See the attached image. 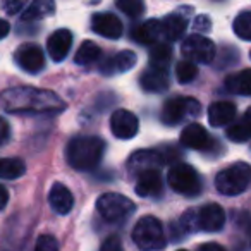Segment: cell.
<instances>
[{
	"instance_id": "1",
	"label": "cell",
	"mask_w": 251,
	"mask_h": 251,
	"mask_svg": "<svg viewBox=\"0 0 251 251\" xmlns=\"http://www.w3.org/2000/svg\"><path fill=\"white\" fill-rule=\"evenodd\" d=\"M2 107L9 114H55L66 108V103L49 90H36L29 86L9 88L2 93Z\"/></svg>"
},
{
	"instance_id": "2",
	"label": "cell",
	"mask_w": 251,
	"mask_h": 251,
	"mask_svg": "<svg viewBox=\"0 0 251 251\" xmlns=\"http://www.w3.org/2000/svg\"><path fill=\"white\" fill-rule=\"evenodd\" d=\"M105 141L97 136H77L67 145V162L76 171H91L100 164Z\"/></svg>"
},
{
	"instance_id": "3",
	"label": "cell",
	"mask_w": 251,
	"mask_h": 251,
	"mask_svg": "<svg viewBox=\"0 0 251 251\" xmlns=\"http://www.w3.org/2000/svg\"><path fill=\"white\" fill-rule=\"evenodd\" d=\"M251 182V165L246 162H236L220 171L215 177V188L226 196L241 195Z\"/></svg>"
},
{
	"instance_id": "4",
	"label": "cell",
	"mask_w": 251,
	"mask_h": 251,
	"mask_svg": "<svg viewBox=\"0 0 251 251\" xmlns=\"http://www.w3.org/2000/svg\"><path fill=\"white\" fill-rule=\"evenodd\" d=\"M133 241L143 251H160L165 248V232L160 220L155 217H143L133 229Z\"/></svg>"
},
{
	"instance_id": "5",
	"label": "cell",
	"mask_w": 251,
	"mask_h": 251,
	"mask_svg": "<svg viewBox=\"0 0 251 251\" xmlns=\"http://www.w3.org/2000/svg\"><path fill=\"white\" fill-rule=\"evenodd\" d=\"M97 210L107 222H122L134 213L136 206L127 196L119 193H105L97 200Z\"/></svg>"
},
{
	"instance_id": "6",
	"label": "cell",
	"mask_w": 251,
	"mask_h": 251,
	"mask_svg": "<svg viewBox=\"0 0 251 251\" xmlns=\"http://www.w3.org/2000/svg\"><path fill=\"white\" fill-rule=\"evenodd\" d=\"M167 182L174 191L186 196H195L201 191V177L188 164H176L169 169Z\"/></svg>"
},
{
	"instance_id": "7",
	"label": "cell",
	"mask_w": 251,
	"mask_h": 251,
	"mask_svg": "<svg viewBox=\"0 0 251 251\" xmlns=\"http://www.w3.org/2000/svg\"><path fill=\"white\" fill-rule=\"evenodd\" d=\"M201 105L198 100L189 97H177L171 98L165 101L164 108H162V122L169 126L179 124L182 119H186L188 115H200Z\"/></svg>"
},
{
	"instance_id": "8",
	"label": "cell",
	"mask_w": 251,
	"mask_h": 251,
	"mask_svg": "<svg viewBox=\"0 0 251 251\" xmlns=\"http://www.w3.org/2000/svg\"><path fill=\"white\" fill-rule=\"evenodd\" d=\"M181 52L189 62L208 64L215 59V45L212 40L201 35H191L182 42Z\"/></svg>"
},
{
	"instance_id": "9",
	"label": "cell",
	"mask_w": 251,
	"mask_h": 251,
	"mask_svg": "<svg viewBox=\"0 0 251 251\" xmlns=\"http://www.w3.org/2000/svg\"><path fill=\"white\" fill-rule=\"evenodd\" d=\"M110 129L119 140H133L140 131V121L131 110L119 108L110 115Z\"/></svg>"
},
{
	"instance_id": "10",
	"label": "cell",
	"mask_w": 251,
	"mask_h": 251,
	"mask_svg": "<svg viewBox=\"0 0 251 251\" xmlns=\"http://www.w3.org/2000/svg\"><path fill=\"white\" fill-rule=\"evenodd\" d=\"M165 162V157H162L157 150H138L127 160V169L133 176H141L143 172L157 171Z\"/></svg>"
},
{
	"instance_id": "11",
	"label": "cell",
	"mask_w": 251,
	"mask_h": 251,
	"mask_svg": "<svg viewBox=\"0 0 251 251\" xmlns=\"http://www.w3.org/2000/svg\"><path fill=\"white\" fill-rule=\"evenodd\" d=\"M14 59H16V64L21 67L23 71L26 73H31V74H36L43 69L45 66V55H43L42 49L36 45H23L18 49V52L14 53Z\"/></svg>"
},
{
	"instance_id": "12",
	"label": "cell",
	"mask_w": 251,
	"mask_h": 251,
	"mask_svg": "<svg viewBox=\"0 0 251 251\" xmlns=\"http://www.w3.org/2000/svg\"><path fill=\"white\" fill-rule=\"evenodd\" d=\"M181 143L186 148H193V150H201L208 151L213 147V140L203 126L200 124H188L181 133Z\"/></svg>"
},
{
	"instance_id": "13",
	"label": "cell",
	"mask_w": 251,
	"mask_h": 251,
	"mask_svg": "<svg viewBox=\"0 0 251 251\" xmlns=\"http://www.w3.org/2000/svg\"><path fill=\"white\" fill-rule=\"evenodd\" d=\"M226 224V212L217 203L203 205L198 210V229L206 232H217Z\"/></svg>"
},
{
	"instance_id": "14",
	"label": "cell",
	"mask_w": 251,
	"mask_h": 251,
	"mask_svg": "<svg viewBox=\"0 0 251 251\" xmlns=\"http://www.w3.org/2000/svg\"><path fill=\"white\" fill-rule=\"evenodd\" d=\"M91 28L97 35L108 40H117L122 35V23L115 14L110 12H100L91 18Z\"/></svg>"
},
{
	"instance_id": "15",
	"label": "cell",
	"mask_w": 251,
	"mask_h": 251,
	"mask_svg": "<svg viewBox=\"0 0 251 251\" xmlns=\"http://www.w3.org/2000/svg\"><path fill=\"white\" fill-rule=\"evenodd\" d=\"M71 47H73V33L66 28H60L52 33L47 42V50L53 62H62L69 55Z\"/></svg>"
},
{
	"instance_id": "16",
	"label": "cell",
	"mask_w": 251,
	"mask_h": 251,
	"mask_svg": "<svg viewBox=\"0 0 251 251\" xmlns=\"http://www.w3.org/2000/svg\"><path fill=\"white\" fill-rule=\"evenodd\" d=\"M133 38L143 45H158V40L164 38V23L157 19H148L141 23L138 28H134Z\"/></svg>"
},
{
	"instance_id": "17",
	"label": "cell",
	"mask_w": 251,
	"mask_h": 251,
	"mask_svg": "<svg viewBox=\"0 0 251 251\" xmlns=\"http://www.w3.org/2000/svg\"><path fill=\"white\" fill-rule=\"evenodd\" d=\"M49 203L52 210L59 215H67L74 206V196L69 191V188L62 184V182H55L50 189Z\"/></svg>"
},
{
	"instance_id": "18",
	"label": "cell",
	"mask_w": 251,
	"mask_h": 251,
	"mask_svg": "<svg viewBox=\"0 0 251 251\" xmlns=\"http://www.w3.org/2000/svg\"><path fill=\"white\" fill-rule=\"evenodd\" d=\"M236 105L232 101H213L208 107V122L213 127H222L234 121L236 117Z\"/></svg>"
},
{
	"instance_id": "19",
	"label": "cell",
	"mask_w": 251,
	"mask_h": 251,
	"mask_svg": "<svg viewBox=\"0 0 251 251\" xmlns=\"http://www.w3.org/2000/svg\"><path fill=\"white\" fill-rule=\"evenodd\" d=\"M140 84L145 91H148V93H160V91L167 90L169 74H167V71H164V69L150 67V69H147L143 74H141Z\"/></svg>"
},
{
	"instance_id": "20",
	"label": "cell",
	"mask_w": 251,
	"mask_h": 251,
	"mask_svg": "<svg viewBox=\"0 0 251 251\" xmlns=\"http://www.w3.org/2000/svg\"><path fill=\"white\" fill-rule=\"evenodd\" d=\"M138 55L133 50H122L117 55H114L112 59H108L107 62L101 66V73L103 74H117V73H126V71L133 69L136 66Z\"/></svg>"
},
{
	"instance_id": "21",
	"label": "cell",
	"mask_w": 251,
	"mask_h": 251,
	"mask_svg": "<svg viewBox=\"0 0 251 251\" xmlns=\"http://www.w3.org/2000/svg\"><path fill=\"white\" fill-rule=\"evenodd\" d=\"M162 191V176L158 171H148L138 176L136 182V193L141 198H148V196H155Z\"/></svg>"
},
{
	"instance_id": "22",
	"label": "cell",
	"mask_w": 251,
	"mask_h": 251,
	"mask_svg": "<svg viewBox=\"0 0 251 251\" xmlns=\"http://www.w3.org/2000/svg\"><path fill=\"white\" fill-rule=\"evenodd\" d=\"M227 91L236 95H251V69H244L226 79Z\"/></svg>"
},
{
	"instance_id": "23",
	"label": "cell",
	"mask_w": 251,
	"mask_h": 251,
	"mask_svg": "<svg viewBox=\"0 0 251 251\" xmlns=\"http://www.w3.org/2000/svg\"><path fill=\"white\" fill-rule=\"evenodd\" d=\"M162 23H164V38L169 40V42H176V40L181 38L186 31V26H188L186 19L179 14L167 16Z\"/></svg>"
},
{
	"instance_id": "24",
	"label": "cell",
	"mask_w": 251,
	"mask_h": 251,
	"mask_svg": "<svg viewBox=\"0 0 251 251\" xmlns=\"http://www.w3.org/2000/svg\"><path fill=\"white\" fill-rule=\"evenodd\" d=\"M100 55H101L100 47H98L97 43L86 40V42L81 43V47L77 49L76 55H74V62L79 64V66H90V64L97 62V60L100 59Z\"/></svg>"
},
{
	"instance_id": "25",
	"label": "cell",
	"mask_w": 251,
	"mask_h": 251,
	"mask_svg": "<svg viewBox=\"0 0 251 251\" xmlns=\"http://www.w3.org/2000/svg\"><path fill=\"white\" fill-rule=\"evenodd\" d=\"M227 138L234 143H246L248 140H251V122L243 115L239 121L227 127Z\"/></svg>"
},
{
	"instance_id": "26",
	"label": "cell",
	"mask_w": 251,
	"mask_h": 251,
	"mask_svg": "<svg viewBox=\"0 0 251 251\" xmlns=\"http://www.w3.org/2000/svg\"><path fill=\"white\" fill-rule=\"evenodd\" d=\"M26 165L21 158H4L0 162V176L2 179H7V181H14V179L25 176Z\"/></svg>"
},
{
	"instance_id": "27",
	"label": "cell",
	"mask_w": 251,
	"mask_h": 251,
	"mask_svg": "<svg viewBox=\"0 0 251 251\" xmlns=\"http://www.w3.org/2000/svg\"><path fill=\"white\" fill-rule=\"evenodd\" d=\"M172 57V49L165 43H158L151 49L150 53V67H155V69H164L167 71V66L171 62Z\"/></svg>"
},
{
	"instance_id": "28",
	"label": "cell",
	"mask_w": 251,
	"mask_h": 251,
	"mask_svg": "<svg viewBox=\"0 0 251 251\" xmlns=\"http://www.w3.org/2000/svg\"><path fill=\"white\" fill-rule=\"evenodd\" d=\"M55 9V5L52 2H47V0H38V2H33L28 9L23 14V19L25 21H38L42 18H47L50 16Z\"/></svg>"
},
{
	"instance_id": "29",
	"label": "cell",
	"mask_w": 251,
	"mask_h": 251,
	"mask_svg": "<svg viewBox=\"0 0 251 251\" xmlns=\"http://www.w3.org/2000/svg\"><path fill=\"white\" fill-rule=\"evenodd\" d=\"M232 28L241 40H251V12H241L234 19Z\"/></svg>"
},
{
	"instance_id": "30",
	"label": "cell",
	"mask_w": 251,
	"mask_h": 251,
	"mask_svg": "<svg viewBox=\"0 0 251 251\" xmlns=\"http://www.w3.org/2000/svg\"><path fill=\"white\" fill-rule=\"evenodd\" d=\"M196 76H198V67L189 60H182L176 67V77L179 79V83H191Z\"/></svg>"
},
{
	"instance_id": "31",
	"label": "cell",
	"mask_w": 251,
	"mask_h": 251,
	"mask_svg": "<svg viewBox=\"0 0 251 251\" xmlns=\"http://www.w3.org/2000/svg\"><path fill=\"white\" fill-rule=\"evenodd\" d=\"M117 9H121L124 14H127L129 18H140L145 12V4L140 0H119Z\"/></svg>"
},
{
	"instance_id": "32",
	"label": "cell",
	"mask_w": 251,
	"mask_h": 251,
	"mask_svg": "<svg viewBox=\"0 0 251 251\" xmlns=\"http://www.w3.org/2000/svg\"><path fill=\"white\" fill-rule=\"evenodd\" d=\"M35 251H59V243L53 236L49 234H43L36 239V246Z\"/></svg>"
},
{
	"instance_id": "33",
	"label": "cell",
	"mask_w": 251,
	"mask_h": 251,
	"mask_svg": "<svg viewBox=\"0 0 251 251\" xmlns=\"http://www.w3.org/2000/svg\"><path fill=\"white\" fill-rule=\"evenodd\" d=\"M100 251H122L121 239L117 236H110L101 243Z\"/></svg>"
},
{
	"instance_id": "34",
	"label": "cell",
	"mask_w": 251,
	"mask_h": 251,
	"mask_svg": "<svg viewBox=\"0 0 251 251\" xmlns=\"http://www.w3.org/2000/svg\"><path fill=\"white\" fill-rule=\"evenodd\" d=\"M210 26H212V23H210V19L206 16H198L195 19V28L200 29V31H208Z\"/></svg>"
},
{
	"instance_id": "35",
	"label": "cell",
	"mask_w": 251,
	"mask_h": 251,
	"mask_svg": "<svg viewBox=\"0 0 251 251\" xmlns=\"http://www.w3.org/2000/svg\"><path fill=\"white\" fill-rule=\"evenodd\" d=\"M23 7H25L23 2H7V4H4V9L7 11V14H18Z\"/></svg>"
},
{
	"instance_id": "36",
	"label": "cell",
	"mask_w": 251,
	"mask_h": 251,
	"mask_svg": "<svg viewBox=\"0 0 251 251\" xmlns=\"http://www.w3.org/2000/svg\"><path fill=\"white\" fill-rule=\"evenodd\" d=\"M198 251H226V250H224V246H220V244H217V243H206V244H201Z\"/></svg>"
},
{
	"instance_id": "37",
	"label": "cell",
	"mask_w": 251,
	"mask_h": 251,
	"mask_svg": "<svg viewBox=\"0 0 251 251\" xmlns=\"http://www.w3.org/2000/svg\"><path fill=\"white\" fill-rule=\"evenodd\" d=\"M9 140V124L7 121H2V145H5Z\"/></svg>"
},
{
	"instance_id": "38",
	"label": "cell",
	"mask_w": 251,
	"mask_h": 251,
	"mask_svg": "<svg viewBox=\"0 0 251 251\" xmlns=\"http://www.w3.org/2000/svg\"><path fill=\"white\" fill-rule=\"evenodd\" d=\"M0 193H2V203H0V208H5V205H7V200H9V193H7V189L2 186L0 188Z\"/></svg>"
},
{
	"instance_id": "39",
	"label": "cell",
	"mask_w": 251,
	"mask_h": 251,
	"mask_svg": "<svg viewBox=\"0 0 251 251\" xmlns=\"http://www.w3.org/2000/svg\"><path fill=\"white\" fill-rule=\"evenodd\" d=\"M0 25H2V38H5V36H7V33H9V23L2 21Z\"/></svg>"
},
{
	"instance_id": "40",
	"label": "cell",
	"mask_w": 251,
	"mask_h": 251,
	"mask_svg": "<svg viewBox=\"0 0 251 251\" xmlns=\"http://www.w3.org/2000/svg\"><path fill=\"white\" fill-rule=\"evenodd\" d=\"M244 117H246L248 121L251 122V107H250V108H248V110H246V114H244Z\"/></svg>"
},
{
	"instance_id": "41",
	"label": "cell",
	"mask_w": 251,
	"mask_h": 251,
	"mask_svg": "<svg viewBox=\"0 0 251 251\" xmlns=\"http://www.w3.org/2000/svg\"><path fill=\"white\" fill-rule=\"evenodd\" d=\"M179 251H186V250H179Z\"/></svg>"
}]
</instances>
